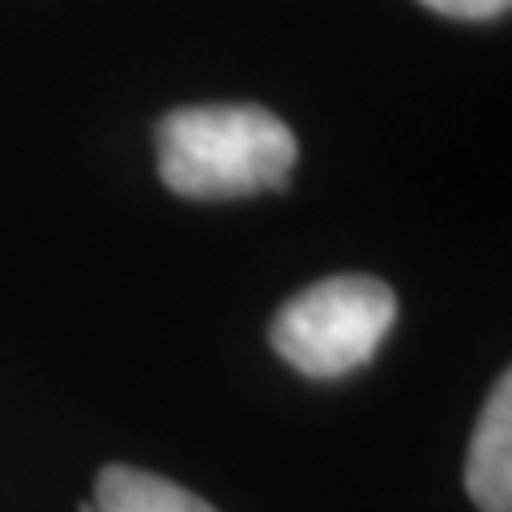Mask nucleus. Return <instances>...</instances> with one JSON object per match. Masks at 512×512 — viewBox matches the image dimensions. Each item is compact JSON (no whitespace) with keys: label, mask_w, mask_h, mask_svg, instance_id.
Segmentation results:
<instances>
[{"label":"nucleus","mask_w":512,"mask_h":512,"mask_svg":"<svg viewBox=\"0 0 512 512\" xmlns=\"http://www.w3.org/2000/svg\"><path fill=\"white\" fill-rule=\"evenodd\" d=\"M77 512H99V508H94V504H77Z\"/></svg>","instance_id":"obj_6"},{"label":"nucleus","mask_w":512,"mask_h":512,"mask_svg":"<svg viewBox=\"0 0 512 512\" xmlns=\"http://www.w3.org/2000/svg\"><path fill=\"white\" fill-rule=\"evenodd\" d=\"M94 508L99 512H218L188 487L133 466L99 470V478H94Z\"/></svg>","instance_id":"obj_4"},{"label":"nucleus","mask_w":512,"mask_h":512,"mask_svg":"<svg viewBox=\"0 0 512 512\" xmlns=\"http://www.w3.org/2000/svg\"><path fill=\"white\" fill-rule=\"evenodd\" d=\"M158 175L175 197L231 201L286 188L299 141L269 107L201 103L175 107L154 124Z\"/></svg>","instance_id":"obj_1"},{"label":"nucleus","mask_w":512,"mask_h":512,"mask_svg":"<svg viewBox=\"0 0 512 512\" xmlns=\"http://www.w3.org/2000/svg\"><path fill=\"white\" fill-rule=\"evenodd\" d=\"M466 491L483 512H512V376L495 380L478 414L466 457Z\"/></svg>","instance_id":"obj_3"},{"label":"nucleus","mask_w":512,"mask_h":512,"mask_svg":"<svg viewBox=\"0 0 512 512\" xmlns=\"http://www.w3.org/2000/svg\"><path fill=\"white\" fill-rule=\"evenodd\" d=\"M397 325V295L389 282L367 274H333L286 299L269 346L286 367L308 380H342L376 359Z\"/></svg>","instance_id":"obj_2"},{"label":"nucleus","mask_w":512,"mask_h":512,"mask_svg":"<svg viewBox=\"0 0 512 512\" xmlns=\"http://www.w3.org/2000/svg\"><path fill=\"white\" fill-rule=\"evenodd\" d=\"M419 5L444 13V18H457V22H491V18H504L512 0H419Z\"/></svg>","instance_id":"obj_5"}]
</instances>
